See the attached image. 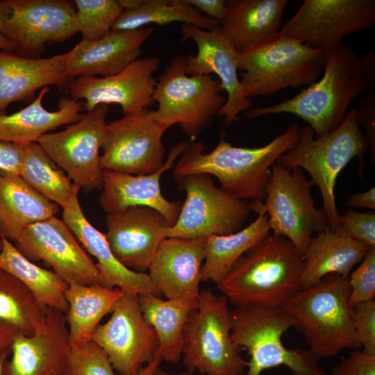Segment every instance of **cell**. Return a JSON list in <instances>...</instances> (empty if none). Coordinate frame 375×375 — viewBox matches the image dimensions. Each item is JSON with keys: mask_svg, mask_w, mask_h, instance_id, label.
<instances>
[{"mask_svg": "<svg viewBox=\"0 0 375 375\" xmlns=\"http://www.w3.org/2000/svg\"><path fill=\"white\" fill-rule=\"evenodd\" d=\"M7 358H4L0 360V375H3V365Z\"/></svg>", "mask_w": 375, "mask_h": 375, "instance_id": "52", "label": "cell"}, {"mask_svg": "<svg viewBox=\"0 0 375 375\" xmlns=\"http://www.w3.org/2000/svg\"><path fill=\"white\" fill-rule=\"evenodd\" d=\"M153 32L152 27L147 26L131 31H110L96 40L81 39L65 53V72L72 78L115 75L139 58L143 44Z\"/></svg>", "mask_w": 375, "mask_h": 375, "instance_id": "25", "label": "cell"}, {"mask_svg": "<svg viewBox=\"0 0 375 375\" xmlns=\"http://www.w3.org/2000/svg\"><path fill=\"white\" fill-rule=\"evenodd\" d=\"M80 189L75 190L69 203L62 207V221L82 247L97 260L95 265L102 285L119 288L124 293L161 297L162 294L148 274L130 269L115 258L105 234L94 227L85 217L78 200Z\"/></svg>", "mask_w": 375, "mask_h": 375, "instance_id": "24", "label": "cell"}, {"mask_svg": "<svg viewBox=\"0 0 375 375\" xmlns=\"http://www.w3.org/2000/svg\"><path fill=\"white\" fill-rule=\"evenodd\" d=\"M338 227L352 238L375 247V212L347 210L339 219Z\"/></svg>", "mask_w": 375, "mask_h": 375, "instance_id": "42", "label": "cell"}, {"mask_svg": "<svg viewBox=\"0 0 375 375\" xmlns=\"http://www.w3.org/2000/svg\"><path fill=\"white\" fill-rule=\"evenodd\" d=\"M91 341L103 350L119 375H135L155 358L158 347L156 333L143 317L139 296L129 293L123 294Z\"/></svg>", "mask_w": 375, "mask_h": 375, "instance_id": "16", "label": "cell"}, {"mask_svg": "<svg viewBox=\"0 0 375 375\" xmlns=\"http://www.w3.org/2000/svg\"><path fill=\"white\" fill-rule=\"evenodd\" d=\"M303 253L269 233L234 264L217 289L235 306L283 308L299 290Z\"/></svg>", "mask_w": 375, "mask_h": 375, "instance_id": "3", "label": "cell"}, {"mask_svg": "<svg viewBox=\"0 0 375 375\" xmlns=\"http://www.w3.org/2000/svg\"><path fill=\"white\" fill-rule=\"evenodd\" d=\"M322 77L298 94L267 107L250 108L248 119L289 113L306 122L317 137L335 130L344 120L351 102L375 85V53L358 56L340 44L326 52Z\"/></svg>", "mask_w": 375, "mask_h": 375, "instance_id": "1", "label": "cell"}, {"mask_svg": "<svg viewBox=\"0 0 375 375\" xmlns=\"http://www.w3.org/2000/svg\"><path fill=\"white\" fill-rule=\"evenodd\" d=\"M108 111V105H99L65 130L46 133L38 141L73 183L86 190L102 185L99 151L106 137Z\"/></svg>", "mask_w": 375, "mask_h": 375, "instance_id": "12", "label": "cell"}, {"mask_svg": "<svg viewBox=\"0 0 375 375\" xmlns=\"http://www.w3.org/2000/svg\"><path fill=\"white\" fill-rule=\"evenodd\" d=\"M75 26L82 40H96L106 35L124 10L118 0H75Z\"/></svg>", "mask_w": 375, "mask_h": 375, "instance_id": "38", "label": "cell"}, {"mask_svg": "<svg viewBox=\"0 0 375 375\" xmlns=\"http://www.w3.org/2000/svg\"><path fill=\"white\" fill-rule=\"evenodd\" d=\"M20 176L34 190L62 208L69 203L79 188L38 142L24 146Z\"/></svg>", "mask_w": 375, "mask_h": 375, "instance_id": "36", "label": "cell"}, {"mask_svg": "<svg viewBox=\"0 0 375 375\" xmlns=\"http://www.w3.org/2000/svg\"><path fill=\"white\" fill-rule=\"evenodd\" d=\"M349 293L348 277L331 274L299 290L281 308L294 318V327L319 359L361 348L352 325Z\"/></svg>", "mask_w": 375, "mask_h": 375, "instance_id": "5", "label": "cell"}, {"mask_svg": "<svg viewBox=\"0 0 375 375\" xmlns=\"http://www.w3.org/2000/svg\"><path fill=\"white\" fill-rule=\"evenodd\" d=\"M207 17L219 24L223 22L226 12V1L224 0H186Z\"/></svg>", "mask_w": 375, "mask_h": 375, "instance_id": "46", "label": "cell"}, {"mask_svg": "<svg viewBox=\"0 0 375 375\" xmlns=\"http://www.w3.org/2000/svg\"><path fill=\"white\" fill-rule=\"evenodd\" d=\"M299 123L267 144L259 147H239L222 138L210 152L203 153L202 142H187L174 170L178 181L189 175L215 176L220 188L233 197L251 203L263 202L271 169L277 160L297 144Z\"/></svg>", "mask_w": 375, "mask_h": 375, "instance_id": "2", "label": "cell"}, {"mask_svg": "<svg viewBox=\"0 0 375 375\" xmlns=\"http://www.w3.org/2000/svg\"><path fill=\"white\" fill-rule=\"evenodd\" d=\"M167 128L142 109L107 124L101 165L109 170L144 175L164 165L162 138Z\"/></svg>", "mask_w": 375, "mask_h": 375, "instance_id": "15", "label": "cell"}, {"mask_svg": "<svg viewBox=\"0 0 375 375\" xmlns=\"http://www.w3.org/2000/svg\"><path fill=\"white\" fill-rule=\"evenodd\" d=\"M58 205L19 175H0V235L17 240L29 225L54 216Z\"/></svg>", "mask_w": 375, "mask_h": 375, "instance_id": "30", "label": "cell"}, {"mask_svg": "<svg viewBox=\"0 0 375 375\" xmlns=\"http://www.w3.org/2000/svg\"><path fill=\"white\" fill-rule=\"evenodd\" d=\"M186 144L187 142H181L174 146L162 167L148 174L133 175L103 170V191L99 197V203L103 210L109 214L131 207H149L159 212L169 227L173 226L177 221L183 203L170 201L163 197L160 178L164 172L173 166Z\"/></svg>", "mask_w": 375, "mask_h": 375, "instance_id": "23", "label": "cell"}, {"mask_svg": "<svg viewBox=\"0 0 375 375\" xmlns=\"http://www.w3.org/2000/svg\"><path fill=\"white\" fill-rule=\"evenodd\" d=\"M24 146L0 140V175H19Z\"/></svg>", "mask_w": 375, "mask_h": 375, "instance_id": "44", "label": "cell"}, {"mask_svg": "<svg viewBox=\"0 0 375 375\" xmlns=\"http://www.w3.org/2000/svg\"><path fill=\"white\" fill-rule=\"evenodd\" d=\"M49 87L42 88L38 97L25 108L11 115L0 114V140L26 146L38 142L43 135L65 124L78 121L83 116V102L62 97L58 109L47 110L42 104Z\"/></svg>", "mask_w": 375, "mask_h": 375, "instance_id": "29", "label": "cell"}, {"mask_svg": "<svg viewBox=\"0 0 375 375\" xmlns=\"http://www.w3.org/2000/svg\"><path fill=\"white\" fill-rule=\"evenodd\" d=\"M65 53L42 58L0 51V111L14 101L32 100L40 88L69 91L73 78L65 72Z\"/></svg>", "mask_w": 375, "mask_h": 375, "instance_id": "26", "label": "cell"}, {"mask_svg": "<svg viewBox=\"0 0 375 375\" xmlns=\"http://www.w3.org/2000/svg\"><path fill=\"white\" fill-rule=\"evenodd\" d=\"M326 52L278 33L268 41L239 53L240 83L249 99L287 88L308 86L324 69Z\"/></svg>", "mask_w": 375, "mask_h": 375, "instance_id": "7", "label": "cell"}, {"mask_svg": "<svg viewBox=\"0 0 375 375\" xmlns=\"http://www.w3.org/2000/svg\"><path fill=\"white\" fill-rule=\"evenodd\" d=\"M185 199L167 238H206L240 230L251 212V203L238 199L213 183L210 175H189L178 181Z\"/></svg>", "mask_w": 375, "mask_h": 375, "instance_id": "11", "label": "cell"}, {"mask_svg": "<svg viewBox=\"0 0 375 375\" xmlns=\"http://www.w3.org/2000/svg\"><path fill=\"white\" fill-rule=\"evenodd\" d=\"M153 375H194V374H193V373H190L188 372H181V373H177V374L169 373V372L163 370L162 369H161L160 367V366H159L156 369V370Z\"/></svg>", "mask_w": 375, "mask_h": 375, "instance_id": "51", "label": "cell"}, {"mask_svg": "<svg viewBox=\"0 0 375 375\" xmlns=\"http://www.w3.org/2000/svg\"><path fill=\"white\" fill-rule=\"evenodd\" d=\"M141 310L147 323L158 340L156 356L161 360L178 363L182 356L184 328L190 312L197 306L156 295L139 296Z\"/></svg>", "mask_w": 375, "mask_h": 375, "instance_id": "34", "label": "cell"}, {"mask_svg": "<svg viewBox=\"0 0 375 375\" xmlns=\"http://www.w3.org/2000/svg\"><path fill=\"white\" fill-rule=\"evenodd\" d=\"M45 315L44 325L33 334H16L3 375H64L72 349L66 317L51 308Z\"/></svg>", "mask_w": 375, "mask_h": 375, "instance_id": "21", "label": "cell"}, {"mask_svg": "<svg viewBox=\"0 0 375 375\" xmlns=\"http://www.w3.org/2000/svg\"><path fill=\"white\" fill-rule=\"evenodd\" d=\"M15 242L23 256L32 262L42 261L68 284L102 285L95 264L65 223L55 216L29 225Z\"/></svg>", "mask_w": 375, "mask_h": 375, "instance_id": "17", "label": "cell"}, {"mask_svg": "<svg viewBox=\"0 0 375 375\" xmlns=\"http://www.w3.org/2000/svg\"><path fill=\"white\" fill-rule=\"evenodd\" d=\"M312 186L301 169H289L276 162L263 202L270 231L287 238L302 253L313 233L328 226L324 211L315 206Z\"/></svg>", "mask_w": 375, "mask_h": 375, "instance_id": "10", "label": "cell"}, {"mask_svg": "<svg viewBox=\"0 0 375 375\" xmlns=\"http://www.w3.org/2000/svg\"><path fill=\"white\" fill-rule=\"evenodd\" d=\"M228 300L211 290L200 291L197 306L186 322L182 362L187 372L201 375H242L248 362L231 339Z\"/></svg>", "mask_w": 375, "mask_h": 375, "instance_id": "8", "label": "cell"}, {"mask_svg": "<svg viewBox=\"0 0 375 375\" xmlns=\"http://www.w3.org/2000/svg\"><path fill=\"white\" fill-rule=\"evenodd\" d=\"M105 233L115 258L138 272L148 270L151 260L169 227L157 210L144 206L108 214Z\"/></svg>", "mask_w": 375, "mask_h": 375, "instance_id": "20", "label": "cell"}, {"mask_svg": "<svg viewBox=\"0 0 375 375\" xmlns=\"http://www.w3.org/2000/svg\"><path fill=\"white\" fill-rule=\"evenodd\" d=\"M47 308L19 279L0 268L1 323L30 335L44 325Z\"/></svg>", "mask_w": 375, "mask_h": 375, "instance_id": "37", "label": "cell"}, {"mask_svg": "<svg viewBox=\"0 0 375 375\" xmlns=\"http://www.w3.org/2000/svg\"><path fill=\"white\" fill-rule=\"evenodd\" d=\"M357 117L360 126L362 125L367 132V138L369 146L371 147V152L374 158L375 147V92L373 91L367 98L362 99L358 109Z\"/></svg>", "mask_w": 375, "mask_h": 375, "instance_id": "45", "label": "cell"}, {"mask_svg": "<svg viewBox=\"0 0 375 375\" xmlns=\"http://www.w3.org/2000/svg\"><path fill=\"white\" fill-rule=\"evenodd\" d=\"M220 81L210 75H188L185 56H175L158 77L151 110L154 120L168 128L178 124L192 140L205 128L226 101Z\"/></svg>", "mask_w": 375, "mask_h": 375, "instance_id": "9", "label": "cell"}, {"mask_svg": "<svg viewBox=\"0 0 375 375\" xmlns=\"http://www.w3.org/2000/svg\"><path fill=\"white\" fill-rule=\"evenodd\" d=\"M106 353L90 341L72 347L64 375H115Z\"/></svg>", "mask_w": 375, "mask_h": 375, "instance_id": "39", "label": "cell"}, {"mask_svg": "<svg viewBox=\"0 0 375 375\" xmlns=\"http://www.w3.org/2000/svg\"><path fill=\"white\" fill-rule=\"evenodd\" d=\"M6 14V6L4 1L0 2V50L9 51L13 49L12 43L1 33L3 17Z\"/></svg>", "mask_w": 375, "mask_h": 375, "instance_id": "49", "label": "cell"}, {"mask_svg": "<svg viewBox=\"0 0 375 375\" xmlns=\"http://www.w3.org/2000/svg\"><path fill=\"white\" fill-rule=\"evenodd\" d=\"M288 0H230L222 33L239 52L247 51L277 35Z\"/></svg>", "mask_w": 375, "mask_h": 375, "instance_id": "28", "label": "cell"}, {"mask_svg": "<svg viewBox=\"0 0 375 375\" xmlns=\"http://www.w3.org/2000/svg\"><path fill=\"white\" fill-rule=\"evenodd\" d=\"M346 205L349 207L375 209V188L373 187L362 192H354L346 200Z\"/></svg>", "mask_w": 375, "mask_h": 375, "instance_id": "47", "label": "cell"}, {"mask_svg": "<svg viewBox=\"0 0 375 375\" xmlns=\"http://www.w3.org/2000/svg\"><path fill=\"white\" fill-rule=\"evenodd\" d=\"M231 339L249 356L247 375H260L279 366L293 375H329L319 365L310 349H288L282 336L297 322L283 308L241 305L231 310Z\"/></svg>", "mask_w": 375, "mask_h": 375, "instance_id": "6", "label": "cell"}, {"mask_svg": "<svg viewBox=\"0 0 375 375\" xmlns=\"http://www.w3.org/2000/svg\"><path fill=\"white\" fill-rule=\"evenodd\" d=\"M369 146L360 130L356 109H351L342 122L331 133L315 138L309 126L300 128L297 144L276 161L289 168H300L308 173L322 200V210L328 226L335 230L339 224L335 195L337 177L354 158H362Z\"/></svg>", "mask_w": 375, "mask_h": 375, "instance_id": "4", "label": "cell"}, {"mask_svg": "<svg viewBox=\"0 0 375 375\" xmlns=\"http://www.w3.org/2000/svg\"><path fill=\"white\" fill-rule=\"evenodd\" d=\"M206 238H167L158 247L148 268L162 295L197 306Z\"/></svg>", "mask_w": 375, "mask_h": 375, "instance_id": "22", "label": "cell"}, {"mask_svg": "<svg viewBox=\"0 0 375 375\" xmlns=\"http://www.w3.org/2000/svg\"><path fill=\"white\" fill-rule=\"evenodd\" d=\"M161 361L159 358L155 356L151 362L142 367L135 375H153L156 369L160 366Z\"/></svg>", "mask_w": 375, "mask_h": 375, "instance_id": "50", "label": "cell"}, {"mask_svg": "<svg viewBox=\"0 0 375 375\" xmlns=\"http://www.w3.org/2000/svg\"><path fill=\"white\" fill-rule=\"evenodd\" d=\"M374 24V0H305L279 33L326 53Z\"/></svg>", "mask_w": 375, "mask_h": 375, "instance_id": "13", "label": "cell"}, {"mask_svg": "<svg viewBox=\"0 0 375 375\" xmlns=\"http://www.w3.org/2000/svg\"><path fill=\"white\" fill-rule=\"evenodd\" d=\"M160 60L158 57L138 58L120 72L107 77L81 76L72 81L70 97L83 99L87 112L101 104H118L127 115L153 104L152 97L157 81L153 74Z\"/></svg>", "mask_w": 375, "mask_h": 375, "instance_id": "18", "label": "cell"}, {"mask_svg": "<svg viewBox=\"0 0 375 375\" xmlns=\"http://www.w3.org/2000/svg\"><path fill=\"white\" fill-rule=\"evenodd\" d=\"M0 238L2 241L0 268L19 279L44 308L66 313L68 303L65 291L69 284L54 272L28 260L2 235Z\"/></svg>", "mask_w": 375, "mask_h": 375, "instance_id": "35", "label": "cell"}, {"mask_svg": "<svg viewBox=\"0 0 375 375\" xmlns=\"http://www.w3.org/2000/svg\"><path fill=\"white\" fill-rule=\"evenodd\" d=\"M1 33L22 56L38 58L47 44L77 33L74 2L67 0H8Z\"/></svg>", "mask_w": 375, "mask_h": 375, "instance_id": "14", "label": "cell"}, {"mask_svg": "<svg viewBox=\"0 0 375 375\" xmlns=\"http://www.w3.org/2000/svg\"><path fill=\"white\" fill-rule=\"evenodd\" d=\"M124 292L101 284H69L65 291L68 310L65 313L72 347L91 341L102 318L111 313Z\"/></svg>", "mask_w": 375, "mask_h": 375, "instance_id": "32", "label": "cell"}, {"mask_svg": "<svg viewBox=\"0 0 375 375\" xmlns=\"http://www.w3.org/2000/svg\"><path fill=\"white\" fill-rule=\"evenodd\" d=\"M351 311L353 328L362 350L375 355V300L358 303Z\"/></svg>", "mask_w": 375, "mask_h": 375, "instance_id": "41", "label": "cell"}, {"mask_svg": "<svg viewBox=\"0 0 375 375\" xmlns=\"http://www.w3.org/2000/svg\"><path fill=\"white\" fill-rule=\"evenodd\" d=\"M329 375H375V355L353 350L333 367Z\"/></svg>", "mask_w": 375, "mask_h": 375, "instance_id": "43", "label": "cell"}, {"mask_svg": "<svg viewBox=\"0 0 375 375\" xmlns=\"http://www.w3.org/2000/svg\"><path fill=\"white\" fill-rule=\"evenodd\" d=\"M1 247H2V241L0 238V250L1 249Z\"/></svg>", "mask_w": 375, "mask_h": 375, "instance_id": "53", "label": "cell"}, {"mask_svg": "<svg viewBox=\"0 0 375 375\" xmlns=\"http://www.w3.org/2000/svg\"><path fill=\"white\" fill-rule=\"evenodd\" d=\"M18 332L16 328L0 322V360L11 352L13 340Z\"/></svg>", "mask_w": 375, "mask_h": 375, "instance_id": "48", "label": "cell"}, {"mask_svg": "<svg viewBox=\"0 0 375 375\" xmlns=\"http://www.w3.org/2000/svg\"><path fill=\"white\" fill-rule=\"evenodd\" d=\"M251 205L258 215L249 226L231 234L206 238L201 281L219 283L240 257L271 233L263 202Z\"/></svg>", "mask_w": 375, "mask_h": 375, "instance_id": "31", "label": "cell"}, {"mask_svg": "<svg viewBox=\"0 0 375 375\" xmlns=\"http://www.w3.org/2000/svg\"><path fill=\"white\" fill-rule=\"evenodd\" d=\"M184 42L192 40L197 47L195 56L187 55L186 70L188 75H210L215 74L223 91L226 92V101L218 116L224 117L226 125L238 119L240 112L251 107V101L243 93L238 74L239 52L221 29L206 31L191 24L181 26Z\"/></svg>", "mask_w": 375, "mask_h": 375, "instance_id": "19", "label": "cell"}, {"mask_svg": "<svg viewBox=\"0 0 375 375\" xmlns=\"http://www.w3.org/2000/svg\"><path fill=\"white\" fill-rule=\"evenodd\" d=\"M350 293L349 304L374 300L375 247L369 248L359 265L348 276Z\"/></svg>", "mask_w": 375, "mask_h": 375, "instance_id": "40", "label": "cell"}, {"mask_svg": "<svg viewBox=\"0 0 375 375\" xmlns=\"http://www.w3.org/2000/svg\"><path fill=\"white\" fill-rule=\"evenodd\" d=\"M124 11L111 31H131L155 24L159 26L178 22L206 31L221 29V25L207 17L186 0H118Z\"/></svg>", "mask_w": 375, "mask_h": 375, "instance_id": "33", "label": "cell"}, {"mask_svg": "<svg viewBox=\"0 0 375 375\" xmlns=\"http://www.w3.org/2000/svg\"><path fill=\"white\" fill-rule=\"evenodd\" d=\"M369 248L340 227L332 230L327 226L311 238L303 253L301 290L315 285L328 275L347 278Z\"/></svg>", "mask_w": 375, "mask_h": 375, "instance_id": "27", "label": "cell"}]
</instances>
